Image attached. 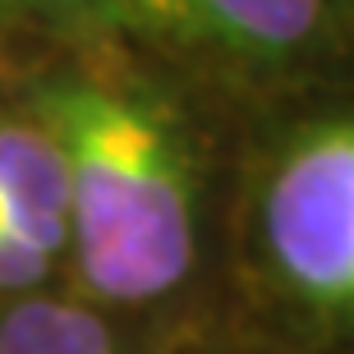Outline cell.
<instances>
[{"mask_svg":"<svg viewBox=\"0 0 354 354\" xmlns=\"http://www.w3.org/2000/svg\"><path fill=\"white\" fill-rule=\"evenodd\" d=\"M46 129L69 184V239L102 299L143 304L194 263V184L166 115L129 92L69 83L46 92Z\"/></svg>","mask_w":354,"mask_h":354,"instance_id":"6da1fadb","label":"cell"},{"mask_svg":"<svg viewBox=\"0 0 354 354\" xmlns=\"http://www.w3.org/2000/svg\"><path fill=\"white\" fill-rule=\"evenodd\" d=\"M276 272L299 299L354 313V120L304 133L263 198Z\"/></svg>","mask_w":354,"mask_h":354,"instance_id":"7a4b0ae2","label":"cell"},{"mask_svg":"<svg viewBox=\"0 0 354 354\" xmlns=\"http://www.w3.org/2000/svg\"><path fill=\"white\" fill-rule=\"evenodd\" d=\"M120 28L230 55H286L322 28L327 0H92Z\"/></svg>","mask_w":354,"mask_h":354,"instance_id":"3957f363","label":"cell"},{"mask_svg":"<svg viewBox=\"0 0 354 354\" xmlns=\"http://www.w3.org/2000/svg\"><path fill=\"white\" fill-rule=\"evenodd\" d=\"M0 225L55 253L69 239L65 157L46 124H0Z\"/></svg>","mask_w":354,"mask_h":354,"instance_id":"277c9868","label":"cell"},{"mask_svg":"<svg viewBox=\"0 0 354 354\" xmlns=\"http://www.w3.org/2000/svg\"><path fill=\"white\" fill-rule=\"evenodd\" d=\"M0 354H111V341L88 308L28 299L0 317Z\"/></svg>","mask_w":354,"mask_h":354,"instance_id":"5b68a950","label":"cell"},{"mask_svg":"<svg viewBox=\"0 0 354 354\" xmlns=\"http://www.w3.org/2000/svg\"><path fill=\"white\" fill-rule=\"evenodd\" d=\"M55 249L37 244V239L19 235L10 225H0V290H28L51 272Z\"/></svg>","mask_w":354,"mask_h":354,"instance_id":"8992f818","label":"cell"},{"mask_svg":"<svg viewBox=\"0 0 354 354\" xmlns=\"http://www.w3.org/2000/svg\"><path fill=\"white\" fill-rule=\"evenodd\" d=\"M55 5H69V0H0V10H55Z\"/></svg>","mask_w":354,"mask_h":354,"instance_id":"52a82bcc","label":"cell"}]
</instances>
